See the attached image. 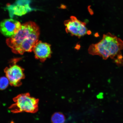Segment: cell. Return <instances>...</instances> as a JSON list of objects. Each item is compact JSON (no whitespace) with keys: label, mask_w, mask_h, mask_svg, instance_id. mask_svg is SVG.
<instances>
[{"label":"cell","mask_w":123,"mask_h":123,"mask_svg":"<svg viewBox=\"0 0 123 123\" xmlns=\"http://www.w3.org/2000/svg\"><path fill=\"white\" fill-rule=\"evenodd\" d=\"M40 29L34 22L30 21L21 25L16 34L6 40V43L15 54L22 55L26 52L33 51L38 41Z\"/></svg>","instance_id":"cell-1"},{"label":"cell","mask_w":123,"mask_h":123,"mask_svg":"<svg viewBox=\"0 0 123 123\" xmlns=\"http://www.w3.org/2000/svg\"><path fill=\"white\" fill-rule=\"evenodd\" d=\"M123 49V41L120 38L108 33L104 34L99 42L92 44L89 47L88 52L92 55H98L104 60L110 57L119 66L123 65L121 50Z\"/></svg>","instance_id":"cell-2"},{"label":"cell","mask_w":123,"mask_h":123,"mask_svg":"<svg viewBox=\"0 0 123 123\" xmlns=\"http://www.w3.org/2000/svg\"><path fill=\"white\" fill-rule=\"evenodd\" d=\"M13 101L14 103L9 108L12 113H35L38 111L39 100L31 96L29 93L19 94L13 98Z\"/></svg>","instance_id":"cell-3"},{"label":"cell","mask_w":123,"mask_h":123,"mask_svg":"<svg viewBox=\"0 0 123 123\" xmlns=\"http://www.w3.org/2000/svg\"><path fill=\"white\" fill-rule=\"evenodd\" d=\"M66 32L72 36L80 38L86 34H90L91 31H88L85 23L79 20L76 17L72 16L64 22Z\"/></svg>","instance_id":"cell-4"},{"label":"cell","mask_w":123,"mask_h":123,"mask_svg":"<svg viewBox=\"0 0 123 123\" xmlns=\"http://www.w3.org/2000/svg\"><path fill=\"white\" fill-rule=\"evenodd\" d=\"M4 71L11 85L15 87L21 85V80L25 77L24 69L22 67L17 64H14L6 67Z\"/></svg>","instance_id":"cell-5"},{"label":"cell","mask_w":123,"mask_h":123,"mask_svg":"<svg viewBox=\"0 0 123 123\" xmlns=\"http://www.w3.org/2000/svg\"><path fill=\"white\" fill-rule=\"evenodd\" d=\"M21 25L20 22L16 20L5 19L0 23V31L4 36L11 37L17 33Z\"/></svg>","instance_id":"cell-6"},{"label":"cell","mask_w":123,"mask_h":123,"mask_svg":"<svg viewBox=\"0 0 123 123\" xmlns=\"http://www.w3.org/2000/svg\"><path fill=\"white\" fill-rule=\"evenodd\" d=\"M35 57L43 62L51 56L52 52L50 44L38 41L34 47L33 51Z\"/></svg>","instance_id":"cell-7"},{"label":"cell","mask_w":123,"mask_h":123,"mask_svg":"<svg viewBox=\"0 0 123 123\" xmlns=\"http://www.w3.org/2000/svg\"><path fill=\"white\" fill-rule=\"evenodd\" d=\"M28 0H18L15 4L9 6L8 10L10 14L22 16L32 10Z\"/></svg>","instance_id":"cell-8"},{"label":"cell","mask_w":123,"mask_h":123,"mask_svg":"<svg viewBox=\"0 0 123 123\" xmlns=\"http://www.w3.org/2000/svg\"><path fill=\"white\" fill-rule=\"evenodd\" d=\"M51 120L52 123H64L65 117L60 112H56L52 115Z\"/></svg>","instance_id":"cell-9"},{"label":"cell","mask_w":123,"mask_h":123,"mask_svg":"<svg viewBox=\"0 0 123 123\" xmlns=\"http://www.w3.org/2000/svg\"><path fill=\"white\" fill-rule=\"evenodd\" d=\"M9 84L10 82L6 77H3L0 78V90L6 89Z\"/></svg>","instance_id":"cell-10"}]
</instances>
